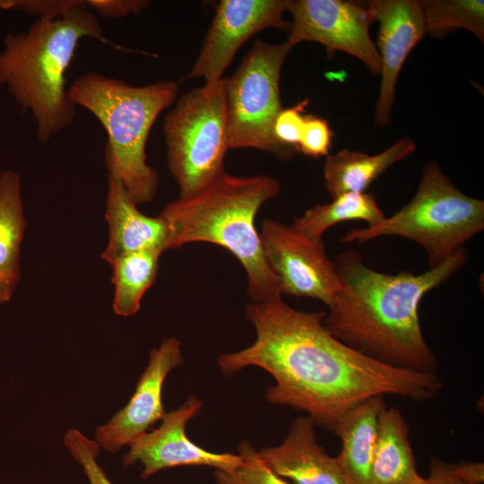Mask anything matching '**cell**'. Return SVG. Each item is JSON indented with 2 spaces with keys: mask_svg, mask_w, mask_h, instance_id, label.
<instances>
[{
  "mask_svg": "<svg viewBox=\"0 0 484 484\" xmlns=\"http://www.w3.org/2000/svg\"><path fill=\"white\" fill-rule=\"evenodd\" d=\"M184 363L181 341L175 336L163 340L150 352L149 362L141 375L128 402L108 422L95 429L100 448L116 454L148 431L166 414L162 390L167 376Z\"/></svg>",
  "mask_w": 484,
  "mask_h": 484,
  "instance_id": "cell-13",
  "label": "cell"
},
{
  "mask_svg": "<svg viewBox=\"0 0 484 484\" xmlns=\"http://www.w3.org/2000/svg\"><path fill=\"white\" fill-rule=\"evenodd\" d=\"M106 41L96 15L85 8L61 17L37 19L27 31L8 33L0 52V86L30 111L36 134L48 142L68 127L75 104L65 73L83 38Z\"/></svg>",
  "mask_w": 484,
  "mask_h": 484,
  "instance_id": "cell-4",
  "label": "cell"
},
{
  "mask_svg": "<svg viewBox=\"0 0 484 484\" xmlns=\"http://www.w3.org/2000/svg\"><path fill=\"white\" fill-rule=\"evenodd\" d=\"M280 191L281 184L272 177H238L224 170L196 194L165 206L160 215L169 229L168 249L194 242L220 246L244 267L252 302L281 298L255 225L260 207Z\"/></svg>",
  "mask_w": 484,
  "mask_h": 484,
  "instance_id": "cell-3",
  "label": "cell"
},
{
  "mask_svg": "<svg viewBox=\"0 0 484 484\" xmlns=\"http://www.w3.org/2000/svg\"><path fill=\"white\" fill-rule=\"evenodd\" d=\"M26 229L20 176L0 173V303L12 300L21 279V245Z\"/></svg>",
  "mask_w": 484,
  "mask_h": 484,
  "instance_id": "cell-20",
  "label": "cell"
},
{
  "mask_svg": "<svg viewBox=\"0 0 484 484\" xmlns=\"http://www.w3.org/2000/svg\"><path fill=\"white\" fill-rule=\"evenodd\" d=\"M324 315V310L295 309L282 298L252 302L246 316L255 340L220 354L218 366L226 376L248 367L265 370L275 381L266 390L269 402L305 411L333 431L347 411L367 398L391 394L423 402L437 395L436 373L392 367L352 349L327 330Z\"/></svg>",
  "mask_w": 484,
  "mask_h": 484,
  "instance_id": "cell-1",
  "label": "cell"
},
{
  "mask_svg": "<svg viewBox=\"0 0 484 484\" xmlns=\"http://www.w3.org/2000/svg\"><path fill=\"white\" fill-rule=\"evenodd\" d=\"M163 134L179 198L196 194L222 173L229 150L224 78L205 82L178 98L165 116Z\"/></svg>",
  "mask_w": 484,
  "mask_h": 484,
  "instance_id": "cell-7",
  "label": "cell"
},
{
  "mask_svg": "<svg viewBox=\"0 0 484 484\" xmlns=\"http://www.w3.org/2000/svg\"><path fill=\"white\" fill-rule=\"evenodd\" d=\"M308 102L309 100L306 99L292 108H282L279 113L274 122L273 134L281 145L296 150L306 119L303 111Z\"/></svg>",
  "mask_w": 484,
  "mask_h": 484,
  "instance_id": "cell-27",
  "label": "cell"
},
{
  "mask_svg": "<svg viewBox=\"0 0 484 484\" xmlns=\"http://www.w3.org/2000/svg\"><path fill=\"white\" fill-rule=\"evenodd\" d=\"M238 454L242 457L239 466L229 471H214L217 484H290L262 459L250 442L243 441Z\"/></svg>",
  "mask_w": 484,
  "mask_h": 484,
  "instance_id": "cell-24",
  "label": "cell"
},
{
  "mask_svg": "<svg viewBox=\"0 0 484 484\" xmlns=\"http://www.w3.org/2000/svg\"><path fill=\"white\" fill-rule=\"evenodd\" d=\"M384 395L367 398L347 411L333 431L341 442L336 461L348 484H370L377 421Z\"/></svg>",
  "mask_w": 484,
  "mask_h": 484,
  "instance_id": "cell-17",
  "label": "cell"
},
{
  "mask_svg": "<svg viewBox=\"0 0 484 484\" xmlns=\"http://www.w3.org/2000/svg\"><path fill=\"white\" fill-rule=\"evenodd\" d=\"M454 473L467 484L484 483V463L480 462L463 461L450 463Z\"/></svg>",
  "mask_w": 484,
  "mask_h": 484,
  "instance_id": "cell-31",
  "label": "cell"
},
{
  "mask_svg": "<svg viewBox=\"0 0 484 484\" xmlns=\"http://www.w3.org/2000/svg\"><path fill=\"white\" fill-rule=\"evenodd\" d=\"M202 406V401L191 394L177 409L166 412L156 429L146 431L128 445L123 466L142 464L143 480L174 467L209 466L229 471L239 466L242 462L240 454L211 452L188 438L186 425L200 414Z\"/></svg>",
  "mask_w": 484,
  "mask_h": 484,
  "instance_id": "cell-12",
  "label": "cell"
},
{
  "mask_svg": "<svg viewBox=\"0 0 484 484\" xmlns=\"http://www.w3.org/2000/svg\"><path fill=\"white\" fill-rule=\"evenodd\" d=\"M259 234L264 257L281 293L330 306L340 283L324 239L309 238L290 225L272 219L263 221Z\"/></svg>",
  "mask_w": 484,
  "mask_h": 484,
  "instance_id": "cell-10",
  "label": "cell"
},
{
  "mask_svg": "<svg viewBox=\"0 0 484 484\" xmlns=\"http://www.w3.org/2000/svg\"><path fill=\"white\" fill-rule=\"evenodd\" d=\"M105 218L108 226V242L101 258L108 264L125 254L168 249L169 229L159 215L150 217L141 212L122 183L108 177Z\"/></svg>",
  "mask_w": 484,
  "mask_h": 484,
  "instance_id": "cell-16",
  "label": "cell"
},
{
  "mask_svg": "<svg viewBox=\"0 0 484 484\" xmlns=\"http://www.w3.org/2000/svg\"><path fill=\"white\" fill-rule=\"evenodd\" d=\"M409 434V425L400 410L385 406L377 421L370 484H411L421 477Z\"/></svg>",
  "mask_w": 484,
  "mask_h": 484,
  "instance_id": "cell-19",
  "label": "cell"
},
{
  "mask_svg": "<svg viewBox=\"0 0 484 484\" xmlns=\"http://www.w3.org/2000/svg\"><path fill=\"white\" fill-rule=\"evenodd\" d=\"M292 22L285 40L322 44L328 56L344 52L360 60L370 73H380V56L369 35L373 17L364 4L343 0H289Z\"/></svg>",
  "mask_w": 484,
  "mask_h": 484,
  "instance_id": "cell-9",
  "label": "cell"
},
{
  "mask_svg": "<svg viewBox=\"0 0 484 484\" xmlns=\"http://www.w3.org/2000/svg\"><path fill=\"white\" fill-rule=\"evenodd\" d=\"M16 0H0V10L14 9Z\"/></svg>",
  "mask_w": 484,
  "mask_h": 484,
  "instance_id": "cell-32",
  "label": "cell"
},
{
  "mask_svg": "<svg viewBox=\"0 0 484 484\" xmlns=\"http://www.w3.org/2000/svg\"><path fill=\"white\" fill-rule=\"evenodd\" d=\"M315 423L307 416L295 419L285 439L258 451L281 477L295 484H348L335 457L319 445Z\"/></svg>",
  "mask_w": 484,
  "mask_h": 484,
  "instance_id": "cell-15",
  "label": "cell"
},
{
  "mask_svg": "<svg viewBox=\"0 0 484 484\" xmlns=\"http://www.w3.org/2000/svg\"><path fill=\"white\" fill-rule=\"evenodd\" d=\"M411 484H428V480L427 479L420 477L419 479H418L417 480L413 481Z\"/></svg>",
  "mask_w": 484,
  "mask_h": 484,
  "instance_id": "cell-33",
  "label": "cell"
},
{
  "mask_svg": "<svg viewBox=\"0 0 484 484\" xmlns=\"http://www.w3.org/2000/svg\"><path fill=\"white\" fill-rule=\"evenodd\" d=\"M419 4L426 32L434 38H443L451 31L463 29L483 42V0H423Z\"/></svg>",
  "mask_w": 484,
  "mask_h": 484,
  "instance_id": "cell-23",
  "label": "cell"
},
{
  "mask_svg": "<svg viewBox=\"0 0 484 484\" xmlns=\"http://www.w3.org/2000/svg\"><path fill=\"white\" fill-rule=\"evenodd\" d=\"M385 217L373 194L345 193L328 203L315 204L290 225L296 231L312 239H323L333 226L351 220H362L374 225Z\"/></svg>",
  "mask_w": 484,
  "mask_h": 484,
  "instance_id": "cell-21",
  "label": "cell"
},
{
  "mask_svg": "<svg viewBox=\"0 0 484 484\" xmlns=\"http://www.w3.org/2000/svg\"><path fill=\"white\" fill-rule=\"evenodd\" d=\"M484 229V202L460 191L436 161L428 162L414 196L379 222L353 229L343 243L400 237L420 246L429 269L445 263Z\"/></svg>",
  "mask_w": 484,
  "mask_h": 484,
  "instance_id": "cell-6",
  "label": "cell"
},
{
  "mask_svg": "<svg viewBox=\"0 0 484 484\" xmlns=\"http://www.w3.org/2000/svg\"><path fill=\"white\" fill-rule=\"evenodd\" d=\"M365 4L379 24L381 81L375 125L384 127L391 120L399 73L411 51L425 35L426 28L419 1L371 0Z\"/></svg>",
  "mask_w": 484,
  "mask_h": 484,
  "instance_id": "cell-14",
  "label": "cell"
},
{
  "mask_svg": "<svg viewBox=\"0 0 484 484\" xmlns=\"http://www.w3.org/2000/svg\"><path fill=\"white\" fill-rule=\"evenodd\" d=\"M75 105L91 112L108 134L105 164L138 205L151 202L160 177L147 164L145 147L150 131L163 110L177 100L178 82L158 81L144 86L99 73L79 76L70 86Z\"/></svg>",
  "mask_w": 484,
  "mask_h": 484,
  "instance_id": "cell-5",
  "label": "cell"
},
{
  "mask_svg": "<svg viewBox=\"0 0 484 484\" xmlns=\"http://www.w3.org/2000/svg\"><path fill=\"white\" fill-rule=\"evenodd\" d=\"M64 445L82 468L89 484H113L97 462L100 446L95 439L73 428L65 433Z\"/></svg>",
  "mask_w": 484,
  "mask_h": 484,
  "instance_id": "cell-25",
  "label": "cell"
},
{
  "mask_svg": "<svg viewBox=\"0 0 484 484\" xmlns=\"http://www.w3.org/2000/svg\"><path fill=\"white\" fill-rule=\"evenodd\" d=\"M87 4L105 18L138 14L150 5L146 0H88Z\"/></svg>",
  "mask_w": 484,
  "mask_h": 484,
  "instance_id": "cell-29",
  "label": "cell"
},
{
  "mask_svg": "<svg viewBox=\"0 0 484 484\" xmlns=\"http://www.w3.org/2000/svg\"><path fill=\"white\" fill-rule=\"evenodd\" d=\"M428 484H467L453 471L450 462L432 457L428 463Z\"/></svg>",
  "mask_w": 484,
  "mask_h": 484,
  "instance_id": "cell-30",
  "label": "cell"
},
{
  "mask_svg": "<svg viewBox=\"0 0 484 484\" xmlns=\"http://www.w3.org/2000/svg\"><path fill=\"white\" fill-rule=\"evenodd\" d=\"M86 5L84 0H16L14 9L38 19H52Z\"/></svg>",
  "mask_w": 484,
  "mask_h": 484,
  "instance_id": "cell-28",
  "label": "cell"
},
{
  "mask_svg": "<svg viewBox=\"0 0 484 484\" xmlns=\"http://www.w3.org/2000/svg\"><path fill=\"white\" fill-rule=\"evenodd\" d=\"M292 48L255 41L230 77L224 78L229 149L253 148L288 158L292 150L275 138L273 125L282 110L280 77Z\"/></svg>",
  "mask_w": 484,
  "mask_h": 484,
  "instance_id": "cell-8",
  "label": "cell"
},
{
  "mask_svg": "<svg viewBox=\"0 0 484 484\" xmlns=\"http://www.w3.org/2000/svg\"><path fill=\"white\" fill-rule=\"evenodd\" d=\"M467 257L462 248L422 273L390 274L368 267L356 251L342 252L334 262L340 286L324 324L338 340L376 360L436 373L437 360L421 330L419 304L462 269Z\"/></svg>",
  "mask_w": 484,
  "mask_h": 484,
  "instance_id": "cell-2",
  "label": "cell"
},
{
  "mask_svg": "<svg viewBox=\"0 0 484 484\" xmlns=\"http://www.w3.org/2000/svg\"><path fill=\"white\" fill-rule=\"evenodd\" d=\"M289 0H221L205 35L199 54L181 81L203 78L220 80L239 48L259 31L274 28L289 31L283 19Z\"/></svg>",
  "mask_w": 484,
  "mask_h": 484,
  "instance_id": "cell-11",
  "label": "cell"
},
{
  "mask_svg": "<svg viewBox=\"0 0 484 484\" xmlns=\"http://www.w3.org/2000/svg\"><path fill=\"white\" fill-rule=\"evenodd\" d=\"M415 149V142L405 137L373 155L348 149L329 154L324 165L326 190L332 198L350 192L366 193L377 177Z\"/></svg>",
  "mask_w": 484,
  "mask_h": 484,
  "instance_id": "cell-18",
  "label": "cell"
},
{
  "mask_svg": "<svg viewBox=\"0 0 484 484\" xmlns=\"http://www.w3.org/2000/svg\"><path fill=\"white\" fill-rule=\"evenodd\" d=\"M332 135L331 128L324 119L315 116H306L300 141L296 150L313 158L327 157Z\"/></svg>",
  "mask_w": 484,
  "mask_h": 484,
  "instance_id": "cell-26",
  "label": "cell"
},
{
  "mask_svg": "<svg viewBox=\"0 0 484 484\" xmlns=\"http://www.w3.org/2000/svg\"><path fill=\"white\" fill-rule=\"evenodd\" d=\"M162 251L144 250L129 253L112 260L114 284L113 310L121 316L135 315L145 292L156 280Z\"/></svg>",
  "mask_w": 484,
  "mask_h": 484,
  "instance_id": "cell-22",
  "label": "cell"
}]
</instances>
